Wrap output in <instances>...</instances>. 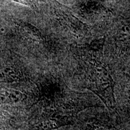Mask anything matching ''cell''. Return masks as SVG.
I'll use <instances>...</instances> for the list:
<instances>
[{
    "label": "cell",
    "instance_id": "obj_1",
    "mask_svg": "<svg viewBox=\"0 0 130 130\" xmlns=\"http://www.w3.org/2000/svg\"><path fill=\"white\" fill-rule=\"evenodd\" d=\"M87 64L88 89L101 99L108 108H113L116 104L114 95V83L111 75L94 53L89 50L83 54Z\"/></svg>",
    "mask_w": 130,
    "mask_h": 130
},
{
    "label": "cell",
    "instance_id": "obj_2",
    "mask_svg": "<svg viewBox=\"0 0 130 130\" xmlns=\"http://www.w3.org/2000/svg\"><path fill=\"white\" fill-rule=\"evenodd\" d=\"M116 41L121 48H126L130 44V20H125L117 31Z\"/></svg>",
    "mask_w": 130,
    "mask_h": 130
}]
</instances>
